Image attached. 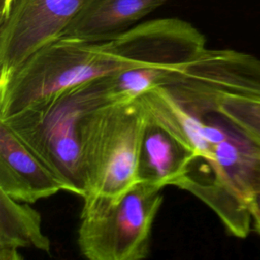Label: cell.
Here are the masks:
<instances>
[{
	"label": "cell",
	"instance_id": "52a82bcc",
	"mask_svg": "<svg viewBox=\"0 0 260 260\" xmlns=\"http://www.w3.org/2000/svg\"><path fill=\"white\" fill-rule=\"evenodd\" d=\"M164 86L183 98L215 106L225 96L260 100V59L236 50L206 48Z\"/></svg>",
	"mask_w": 260,
	"mask_h": 260
},
{
	"label": "cell",
	"instance_id": "8fae6325",
	"mask_svg": "<svg viewBox=\"0 0 260 260\" xmlns=\"http://www.w3.org/2000/svg\"><path fill=\"white\" fill-rule=\"evenodd\" d=\"M49 253L51 243L42 231L41 214L29 203L12 199L0 191V260H19V249Z\"/></svg>",
	"mask_w": 260,
	"mask_h": 260
},
{
	"label": "cell",
	"instance_id": "6da1fadb",
	"mask_svg": "<svg viewBox=\"0 0 260 260\" xmlns=\"http://www.w3.org/2000/svg\"><path fill=\"white\" fill-rule=\"evenodd\" d=\"M114 103L110 76L66 89L0 120L58 178L64 191L86 194L81 156V125L87 114Z\"/></svg>",
	"mask_w": 260,
	"mask_h": 260
},
{
	"label": "cell",
	"instance_id": "9c48e42d",
	"mask_svg": "<svg viewBox=\"0 0 260 260\" xmlns=\"http://www.w3.org/2000/svg\"><path fill=\"white\" fill-rule=\"evenodd\" d=\"M168 0H85L62 37L107 42L131 28Z\"/></svg>",
	"mask_w": 260,
	"mask_h": 260
},
{
	"label": "cell",
	"instance_id": "4fadbf2b",
	"mask_svg": "<svg viewBox=\"0 0 260 260\" xmlns=\"http://www.w3.org/2000/svg\"><path fill=\"white\" fill-rule=\"evenodd\" d=\"M248 208L254 222L255 231L260 235V191L253 193L248 198Z\"/></svg>",
	"mask_w": 260,
	"mask_h": 260
},
{
	"label": "cell",
	"instance_id": "7c38bea8",
	"mask_svg": "<svg viewBox=\"0 0 260 260\" xmlns=\"http://www.w3.org/2000/svg\"><path fill=\"white\" fill-rule=\"evenodd\" d=\"M217 110L260 141V100L225 96L218 101Z\"/></svg>",
	"mask_w": 260,
	"mask_h": 260
},
{
	"label": "cell",
	"instance_id": "7a4b0ae2",
	"mask_svg": "<svg viewBox=\"0 0 260 260\" xmlns=\"http://www.w3.org/2000/svg\"><path fill=\"white\" fill-rule=\"evenodd\" d=\"M132 68L108 42L61 37L0 77V120L81 83Z\"/></svg>",
	"mask_w": 260,
	"mask_h": 260
},
{
	"label": "cell",
	"instance_id": "3957f363",
	"mask_svg": "<svg viewBox=\"0 0 260 260\" xmlns=\"http://www.w3.org/2000/svg\"><path fill=\"white\" fill-rule=\"evenodd\" d=\"M164 188L138 181L118 197L87 194L83 199L77 245L89 260H141L148 256L152 224Z\"/></svg>",
	"mask_w": 260,
	"mask_h": 260
},
{
	"label": "cell",
	"instance_id": "5b68a950",
	"mask_svg": "<svg viewBox=\"0 0 260 260\" xmlns=\"http://www.w3.org/2000/svg\"><path fill=\"white\" fill-rule=\"evenodd\" d=\"M107 42L135 68L159 76L164 85L174 81L206 49L205 37L190 22L179 18L145 21Z\"/></svg>",
	"mask_w": 260,
	"mask_h": 260
},
{
	"label": "cell",
	"instance_id": "277c9868",
	"mask_svg": "<svg viewBox=\"0 0 260 260\" xmlns=\"http://www.w3.org/2000/svg\"><path fill=\"white\" fill-rule=\"evenodd\" d=\"M146 122L138 99L109 103L85 116L80 135L85 195L118 197L139 181L138 156Z\"/></svg>",
	"mask_w": 260,
	"mask_h": 260
},
{
	"label": "cell",
	"instance_id": "30bf717a",
	"mask_svg": "<svg viewBox=\"0 0 260 260\" xmlns=\"http://www.w3.org/2000/svg\"><path fill=\"white\" fill-rule=\"evenodd\" d=\"M196 159L197 156L192 149L147 116L138 156L139 181H146L162 188L175 186L189 173V167Z\"/></svg>",
	"mask_w": 260,
	"mask_h": 260
},
{
	"label": "cell",
	"instance_id": "5bb4252c",
	"mask_svg": "<svg viewBox=\"0 0 260 260\" xmlns=\"http://www.w3.org/2000/svg\"><path fill=\"white\" fill-rule=\"evenodd\" d=\"M13 1L14 0H2V4H1V17L6 15V13L9 11Z\"/></svg>",
	"mask_w": 260,
	"mask_h": 260
},
{
	"label": "cell",
	"instance_id": "8992f818",
	"mask_svg": "<svg viewBox=\"0 0 260 260\" xmlns=\"http://www.w3.org/2000/svg\"><path fill=\"white\" fill-rule=\"evenodd\" d=\"M85 0H14L1 17L0 77L61 38Z\"/></svg>",
	"mask_w": 260,
	"mask_h": 260
},
{
	"label": "cell",
	"instance_id": "ba28073f",
	"mask_svg": "<svg viewBox=\"0 0 260 260\" xmlns=\"http://www.w3.org/2000/svg\"><path fill=\"white\" fill-rule=\"evenodd\" d=\"M0 191L29 204L64 191L58 178L3 122H0Z\"/></svg>",
	"mask_w": 260,
	"mask_h": 260
}]
</instances>
